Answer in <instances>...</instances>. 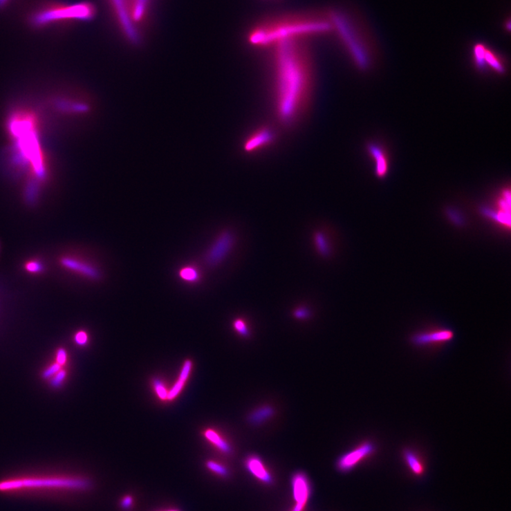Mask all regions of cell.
Returning a JSON list of instances; mask_svg holds the SVG:
<instances>
[{"instance_id": "44dd1931", "label": "cell", "mask_w": 511, "mask_h": 511, "mask_svg": "<svg viewBox=\"0 0 511 511\" xmlns=\"http://www.w3.org/2000/svg\"><path fill=\"white\" fill-rule=\"evenodd\" d=\"M153 390L159 400L167 401L169 389L167 387L165 381L156 378L152 381Z\"/></svg>"}, {"instance_id": "7a4b0ae2", "label": "cell", "mask_w": 511, "mask_h": 511, "mask_svg": "<svg viewBox=\"0 0 511 511\" xmlns=\"http://www.w3.org/2000/svg\"><path fill=\"white\" fill-rule=\"evenodd\" d=\"M332 34L326 12H295L272 15L260 19L249 29L246 39L258 48H273L288 40H308Z\"/></svg>"}, {"instance_id": "30bf717a", "label": "cell", "mask_w": 511, "mask_h": 511, "mask_svg": "<svg viewBox=\"0 0 511 511\" xmlns=\"http://www.w3.org/2000/svg\"><path fill=\"white\" fill-rule=\"evenodd\" d=\"M291 483L295 501L291 511H304L311 493L309 479L304 472H298L292 476Z\"/></svg>"}, {"instance_id": "9c48e42d", "label": "cell", "mask_w": 511, "mask_h": 511, "mask_svg": "<svg viewBox=\"0 0 511 511\" xmlns=\"http://www.w3.org/2000/svg\"><path fill=\"white\" fill-rule=\"evenodd\" d=\"M235 243L234 234L228 230L223 232L213 242L206 254V262L210 266L221 263L232 250Z\"/></svg>"}, {"instance_id": "ba28073f", "label": "cell", "mask_w": 511, "mask_h": 511, "mask_svg": "<svg viewBox=\"0 0 511 511\" xmlns=\"http://www.w3.org/2000/svg\"><path fill=\"white\" fill-rule=\"evenodd\" d=\"M474 61L479 69L490 68L498 73L505 72L503 59L498 53L483 44H476L473 48Z\"/></svg>"}, {"instance_id": "484cf974", "label": "cell", "mask_w": 511, "mask_h": 511, "mask_svg": "<svg viewBox=\"0 0 511 511\" xmlns=\"http://www.w3.org/2000/svg\"><path fill=\"white\" fill-rule=\"evenodd\" d=\"M75 342L80 346H84L89 341V337L86 332L80 331L75 336Z\"/></svg>"}, {"instance_id": "7402d4cb", "label": "cell", "mask_w": 511, "mask_h": 511, "mask_svg": "<svg viewBox=\"0 0 511 511\" xmlns=\"http://www.w3.org/2000/svg\"><path fill=\"white\" fill-rule=\"evenodd\" d=\"M179 277L183 281L190 283L198 282L201 279L200 272L193 266H185L179 272Z\"/></svg>"}, {"instance_id": "603a6c76", "label": "cell", "mask_w": 511, "mask_h": 511, "mask_svg": "<svg viewBox=\"0 0 511 511\" xmlns=\"http://www.w3.org/2000/svg\"><path fill=\"white\" fill-rule=\"evenodd\" d=\"M206 468L214 474L222 477L230 475V470L224 465L214 461H208L205 463Z\"/></svg>"}, {"instance_id": "7c38bea8", "label": "cell", "mask_w": 511, "mask_h": 511, "mask_svg": "<svg viewBox=\"0 0 511 511\" xmlns=\"http://www.w3.org/2000/svg\"><path fill=\"white\" fill-rule=\"evenodd\" d=\"M245 465L249 472L257 479L266 485H272L275 482L274 477L259 456L249 455L245 459Z\"/></svg>"}, {"instance_id": "52a82bcc", "label": "cell", "mask_w": 511, "mask_h": 511, "mask_svg": "<svg viewBox=\"0 0 511 511\" xmlns=\"http://www.w3.org/2000/svg\"><path fill=\"white\" fill-rule=\"evenodd\" d=\"M375 452L376 446L373 443L364 442L351 451L340 456L337 461V468L343 473L351 472Z\"/></svg>"}, {"instance_id": "f1b7e54d", "label": "cell", "mask_w": 511, "mask_h": 511, "mask_svg": "<svg viewBox=\"0 0 511 511\" xmlns=\"http://www.w3.org/2000/svg\"><path fill=\"white\" fill-rule=\"evenodd\" d=\"M66 372L64 371H59L56 373L55 378L53 379L52 384L55 386H59L62 384L66 378Z\"/></svg>"}, {"instance_id": "4316f807", "label": "cell", "mask_w": 511, "mask_h": 511, "mask_svg": "<svg viewBox=\"0 0 511 511\" xmlns=\"http://www.w3.org/2000/svg\"><path fill=\"white\" fill-rule=\"evenodd\" d=\"M41 264L39 263L38 261H29L28 264L26 265V270H28V272L32 273H36L39 272L41 270Z\"/></svg>"}, {"instance_id": "d4e9b609", "label": "cell", "mask_w": 511, "mask_h": 511, "mask_svg": "<svg viewBox=\"0 0 511 511\" xmlns=\"http://www.w3.org/2000/svg\"><path fill=\"white\" fill-rule=\"evenodd\" d=\"M233 328L241 336L247 337L250 335L246 322L243 319H236L233 322Z\"/></svg>"}, {"instance_id": "2e32d148", "label": "cell", "mask_w": 511, "mask_h": 511, "mask_svg": "<svg viewBox=\"0 0 511 511\" xmlns=\"http://www.w3.org/2000/svg\"><path fill=\"white\" fill-rule=\"evenodd\" d=\"M194 363L191 360H186L181 367L177 380L169 391L168 400L173 401L182 393L185 386L193 371Z\"/></svg>"}, {"instance_id": "5bb4252c", "label": "cell", "mask_w": 511, "mask_h": 511, "mask_svg": "<svg viewBox=\"0 0 511 511\" xmlns=\"http://www.w3.org/2000/svg\"><path fill=\"white\" fill-rule=\"evenodd\" d=\"M496 212L490 210H484L487 216H490L495 221L501 225L510 227V192L509 190L502 192L500 198L496 203Z\"/></svg>"}, {"instance_id": "3957f363", "label": "cell", "mask_w": 511, "mask_h": 511, "mask_svg": "<svg viewBox=\"0 0 511 511\" xmlns=\"http://www.w3.org/2000/svg\"><path fill=\"white\" fill-rule=\"evenodd\" d=\"M335 34L349 57L361 68L370 62V48L364 26L357 16L345 8L333 7L325 12Z\"/></svg>"}, {"instance_id": "cb8c5ba5", "label": "cell", "mask_w": 511, "mask_h": 511, "mask_svg": "<svg viewBox=\"0 0 511 511\" xmlns=\"http://www.w3.org/2000/svg\"><path fill=\"white\" fill-rule=\"evenodd\" d=\"M274 414V410L271 407H263L254 411L250 418V421L254 424L261 423L266 419L271 417Z\"/></svg>"}, {"instance_id": "277c9868", "label": "cell", "mask_w": 511, "mask_h": 511, "mask_svg": "<svg viewBox=\"0 0 511 511\" xmlns=\"http://www.w3.org/2000/svg\"><path fill=\"white\" fill-rule=\"evenodd\" d=\"M124 39L132 46L142 44L154 0H107Z\"/></svg>"}, {"instance_id": "4fadbf2b", "label": "cell", "mask_w": 511, "mask_h": 511, "mask_svg": "<svg viewBox=\"0 0 511 511\" xmlns=\"http://www.w3.org/2000/svg\"><path fill=\"white\" fill-rule=\"evenodd\" d=\"M454 338V333L452 330L441 329L415 335L411 341L417 346H425L449 342Z\"/></svg>"}, {"instance_id": "d6a6232c", "label": "cell", "mask_w": 511, "mask_h": 511, "mask_svg": "<svg viewBox=\"0 0 511 511\" xmlns=\"http://www.w3.org/2000/svg\"><path fill=\"white\" fill-rule=\"evenodd\" d=\"M12 0H0V10H3L8 6Z\"/></svg>"}, {"instance_id": "ac0fdd59", "label": "cell", "mask_w": 511, "mask_h": 511, "mask_svg": "<svg viewBox=\"0 0 511 511\" xmlns=\"http://www.w3.org/2000/svg\"><path fill=\"white\" fill-rule=\"evenodd\" d=\"M402 459L405 461L411 473L418 478L422 477L426 472V467L420 456L414 450L407 448L402 451Z\"/></svg>"}, {"instance_id": "8fae6325", "label": "cell", "mask_w": 511, "mask_h": 511, "mask_svg": "<svg viewBox=\"0 0 511 511\" xmlns=\"http://www.w3.org/2000/svg\"><path fill=\"white\" fill-rule=\"evenodd\" d=\"M62 263L67 270L89 279L97 281L101 278L98 268L82 259L71 256L64 257L62 259Z\"/></svg>"}, {"instance_id": "d6986e66", "label": "cell", "mask_w": 511, "mask_h": 511, "mask_svg": "<svg viewBox=\"0 0 511 511\" xmlns=\"http://www.w3.org/2000/svg\"><path fill=\"white\" fill-rule=\"evenodd\" d=\"M205 439L214 447L225 454H230L232 447L229 442L216 429L207 428L203 432Z\"/></svg>"}, {"instance_id": "ffe728a7", "label": "cell", "mask_w": 511, "mask_h": 511, "mask_svg": "<svg viewBox=\"0 0 511 511\" xmlns=\"http://www.w3.org/2000/svg\"><path fill=\"white\" fill-rule=\"evenodd\" d=\"M314 242L316 249L321 256L328 257L331 255L330 242L324 232H317L315 233Z\"/></svg>"}, {"instance_id": "e0dca14e", "label": "cell", "mask_w": 511, "mask_h": 511, "mask_svg": "<svg viewBox=\"0 0 511 511\" xmlns=\"http://www.w3.org/2000/svg\"><path fill=\"white\" fill-rule=\"evenodd\" d=\"M369 152L374 160L376 176L384 178L389 171V160L386 151L378 145H370Z\"/></svg>"}, {"instance_id": "83f0119b", "label": "cell", "mask_w": 511, "mask_h": 511, "mask_svg": "<svg viewBox=\"0 0 511 511\" xmlns=\"http://www.w3.org/2000/svg\"><path fill=\"white\" fill-rule=\"evenodd\" d=\"M60 371V365L59 364H55L48 368L44 373V376L46 378H50V376L56 374Z\"/></svg>"}, {"instance_id": "836d02e7", "label": "cell", "mask_w": 511, "mask_h": 511, "mask_svg": "<svg viewBox=\"0 0 511 511\" xmlns=\"http://www.w3.org/2000/svg\"><path fill=\"white\" fill-rule=\"evenodd\" d=\"M162 511H180V510H176V509H168V510H162Z\"/></svg>"}, {"instance_id": "5b68a950", "label": "cell", "mask_w": 511, "mask_h": 511, "mask_svg": "<svg viewBox=\"0 0 511 511\" xmlns=\"http://www.w3.org/2000/svg\"><path fill=\"white\" fill-rule=\"evenodd\" d=\"M96 12V8L89 2L48 3L30 14L29 22L33 28L43 29L51 25L90 21Z\"/></svg>"}, {"instance_id": "6da1fadb", "label": "cell", "mask_w": 511, "mask_h": 511, "mask_svg": "<svg viewBox=\"0 0 511 511\" xmlns=\"http://www.w3.org/2000/svg\"><path fill=\"white\" fill-rule=\"evenodd\" d=\"M306 40H288L274 46L277 109L280 119L292 122L306 102L310 82V59Z\"/></svg>"}, {"instance_id": "4dcf8cb0", "label": "cell", "mask_w": 511, "mask_h": 511, "mask_svg": "<svg viewBox=\"0 0 511 511\" xmlns=\"http://www.w3.org/2000/svg\"><path fill=\"white\" fill-rule=\"evenodd\" d=\"M133 504V498L130 496H124L121 501V507L124 510L129 509Z\"/></svg>"}, {"instance_id": "8992f818", "label": "cell", "mask_w": 511, "mask_h": 511, "mask_svg": "<svg viewBox=\"0 0 511 511\" xmlns=\"http://www.w3.org/2000/svg\"><path fill=\"white\" fill-rule=\"evenodd\" d=\"M90 487L88 479L71 476L17 478L0 481L1 492L39 490L82 491Z\"/></svg>"}, {"instance_id": "9a60e30c", "label": "cell", "mask_w": 511, "mask_h": 511, "mask_svg": "<svg viewBox=\"0 0 511 511\" xmlns=\"http://www.w3.org/2000/svg\"><path fill=\"white\" fill-rule=\"evenodd\" d=\"M275 139L273 131L268 127H261L255 131L244 144L247 152H253L271 144Z\"/></svg>"}, {"instance_id": "f546056e", "label": "cell", "mask_w": 511, "mask_h": 511, "mask_svg": "<svg viewBox=\"0 0 511 511\" xmlns=\"http://www.w3.org/2000/svg\"><path fill=\"white\" fill-rule=\"evenodd\" d=\"M294 315L298 319H306L310 316V311L305 308H300L294 312Z\"/></svg>"}, {"instance_id": "1f68e13d", "label": "cell", "mask_w": 511, "mask_h": 511, "mask_svg": "<svg viewBox=\"0 0 511 511\" xmlns=\"http://www.w3.org/2000/svg\"><path fill=\"white\" fill-rule=\"evenodd\" d=\"M57 364L59 365L64 364L67 360V354L64 349H60L57 353Z\"/></svg>"}]
</instances>
